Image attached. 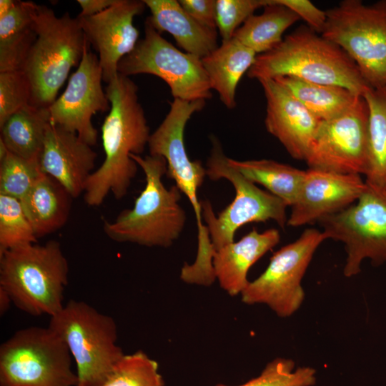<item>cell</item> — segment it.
Masks as SVG:
<instances>
[{
    "mask_svg": "<svg viewBox=\"0 0 386 386\" xmlns=\"http://www.w3.org/2000/svg\"><path fill=\"white\" fill-rule=\"evenodd\" d=\"M105 91L110 103L101 128L105 157L89 176L84 192L91 207L101 205L110 192L117 199L127 194L138 166L130 154L141 155L151 135L138 87L129 77L118 73Z\"/></svg>",
    "mask_w": 386,
    "mask_h": 386,
    "instance_id": "6da1fadb",
    "label": "cell"
},
{
    "mask_svg": "<svg viewBox=\"0 0 386 386\" xmlns=\"http://www.w3.org/2000/svg\"><path fill=\"white\" fill-rule=\"evenodd\" d=\"M258 81L292 76L340 86L362 96L370 87L340 47L308 26H301L270 51L258 54L247 71Z\"/></svg>",
    "mask_w": 386,
    "mask_h": 386,
    "instance_id": "7a4b0ae2",
    "label": "cell"
},
{
    "mask_svg": "<svg viewBox=\"0 0 386 386\" xmlns=\"http://www.w3.org/2000/svg\"><path fill=\"white\" fill-rule=\"evenodd\" d=\"M130 157L144 173V188L132 208L122 210L113 221H104V232L117 242L169 247L179 237L187 221L179 204L182 192L176 185L168 189L162 182L167 172L163 157L133 154Z\"/></svg>",
    "mask_w": 386,
    "mask_h": 386,
    "instance_id": "3957f363",
    "label": "cell"
},
{
    "mask_svg": "<svg viewBox=\"0 0 386 386\" xmlns=\"http://www.w3.org/2000/svg\"><path fill=\"white\" fill-rule=\"evenodd\" d=\"M68 276V261L55 240L18 247L0 255V288L31 315L51 317L64 307Z\"/></svg>",
    "mask_w": 386,
    "mask_h": 386,
    "instance_id": "277c9868",
    "label": "cell"
},
{
    "mask_svg": "<svg viewBox=\"0 0 386 386\" xmlns=\"http://www.w3.org/2000/svg\"><path fill=\"white\" fill-rule=\"evenodd\" d=\"M36 39L22 70L31 84V104L48 108L56 99L71 68L79 65L86 37L77 18L68 12L58 17L44 5L35 15Z\"/></svg>",
    "mask_w": 386,
    "mask_h": 386,
    "instance_id": "5b68a950",
    "label": "cell"
},
{
    "mask_svg": "<svg viewBox=\"0 0 386 386\" xmlns=\"http://www.w3.org/2000/svg\"><path fill=\"white\" fill-rule=\"evenodd\" d=\"M66 344L76 367V386H100L124 355L114 319L83 301L69 300L48 326Z\"/></svg>",
    "mask_w": 386,
    "mask_h": 386,
    "instance_id": "8992f818",
    "label": "cell"
},
{
    "mask_svg": "<svg viewBox=\"0 0 386 386\" xmlns=\"http://www.w3.org/2000/svg\"><path fill=\"white\" fill-rule=\"evenodd\" d=\"M212 147L206 163L207 176L213 181L228 180L234 186L233 201L217 216L211 203L202 202V218L215 251L234 241L237 229L251 222L274 221L281 228L287 224V205L281 199L257 187L228 162L220 142L212 139Z\"/></svg>",
    "mask_w": 386,
    "mask_h": 386,
    "instance_id": "52a82bcc",
    "label": "cell"
},
{
    "mask_svg": "<svg viewBox=\"0 0 386 386\" xmlns=\"http://www.w3.org/2000/svg\"><path fill=\"white\" fill-rule=\"evenodd\" d=\"M325 11L321 35L345 51L370 87H386V0H343Z\"/></svg>",
    "mask_w": 386,
    "mask_h": 386,
    "instance_id": "ba28073f",
    "label": "cell"
},
{
    "mask_svg": "<svg viewBox=\"0 0 386 386\" xmlns=\"http://www.w3.org/2000/svg\"><path fill=\"white\" fill-rule=\"evenodd\" d=\"M71 357L49 327L21 329L0 347V386H76Z\"/></svg>",
    "mask_w": 386,
    "mask_h": 386,
    "instance_id": "9c48e42d",
    "label": "cell"
},
{
    "mask_svg": "<svg viewBox=\"0 0 386 386\" xmlns=\"http://www.w3.org/2000/svg\"><path fill=\"white\" fill-rule=\"evenodd\" d=\"M204 100L184 101L174 99L170 109L155 131L151 134L148 147L149 154L160 156L167 162L169 177L189 199L193 207L197 226V251L196 258L207 262L214 254L208 230L204 224L202 202L198 190L207 176L206 168L199 160H192L187 152L184 133L185 127L196 112L205 106Z\"/></svg>",
    "mask_w": 386,
    "mask_h": 386,
    "instance_id": "30bf717a",
    "label": "cell"
},
{
    "mask_svg": "<svg viewBox=\"0 0 386 386\" xmlns=\"http://www.w3.org/2000/svg\"><path fill=\"white\" fill-rule=\"evenodd\" d=\"M366 184L354 204L319 221L327 239L345 244L347 277L360 272L365 259L375 265L386 262V189Z\"/></svg>",
    "mask_w": 386,
    "mask_h": 386,
    "instance_id": "8fae6325",
    "label": "cell"
},
{
    "mask_svg": "<svg viewBox=\"0 0 386 386\" xmlns=\"http://www.w3.org/2000/svg\"><path fill=\"white\" fill-rule=\"evenodd\" d=\"M117 71L128 77L139 74L154 75L168 85L174 99L192 102L212 97L202 59L176 48L147 19L144 37L121 59Z\"/></svg>",
    "mask_w": 386,
    "mask_h": 386,
    "instance_id": "7c38bea8",
    "label": "cell"
},
{
    "mask_svg": "<svg viewBox=\"0 0 386 386\" xmlns=\"http://www.w3.org/2000/svg\"><path fill=\"white\" fill-rule=\"evenodd\" d=\"M326 239L322 231L306 229L297 239L273 254L265 270L241 293L242 302L266 305L281 317L292 315L305 298L302 279L315 251Z\"/></svg>",
    "mask_w": 386,
    "mask_h": 386,
    "instance_id": "4fadbf2b",
    "label": "cell"
},
{
    "mask_svg": "<svg viewBox=\"0 0 386 386\" xmlns=\"http://www.w3.org/2000/svg\"><path fill=\"white\" fill-rule=\"evenodd\" d=\"M305 161L309 168L365 176L369 164L368 108L362 96L344 114L321 122Z\"/></svg>",
    "mask_w": 386,
    "mask_h": 386,
    "instance_id": "5bb4252c",
    "label": "cell"
},
{
    "mask_svg": "<svg viewBox=\"0 0 386 386\" xmlns=\"http://www.w3.org/2000/svg\"><path fill=\"white\" fill-rule=\"evenodd\" d=\"M102 81L99 58L91 51L86 39L77 69L70 76L64 92L48 107L50 123L76 134L91 147L95 145L98 132L91 118L98 112L110 109Z\"/></svg>",
    "mask_w": 386,
    "mask_h": 386,
    "instance_id": "9a60e30c",
    "label": "cell"
},
{
    "mask_svg": "<svg viewBox=\"0 0 386 386\" xmlns=\"http://www.w3.org/2000/svg\"><path fill=\"white\" fill-rule=\"evenodd\" d=\"M145 7L144 1L116 0L112 6L96 15L76 16L86 39L99 54L105 83L115 78L119 62L137 44L139 32L133 21Z\"/></svg>",
    "mask_w": 386,
    "mask_h": 386,
    "instance_id": "2e32d148",
    "label": "cell"
},
{
    "mask_svg": "<svg viewBox=\"0 0 386 386\" xmlns=\"http://www.w3.org/2000/svg\"><path fill=\"white\" fill-rule=\"evenodd\" d=\"M367 187L361 175L309 168L287 225L312 224L354 204Z\"/></svg>",
    "mask_w": 386,
    "mask_h": 386,
    "instance_id": "e0dca14e",
    "label": "cell"
},
{
    "mask_svg": "<svg viewBox=\"0 0 386 386\" xmlns=\"http://www.w3.org/2000/svg\"><path fill=\"white\" fill-rule=\"evenodd\" d=\"M258 81L266 99L267 131L292 158L305 161L322 121L276 80Z\"/></svg>",
    "mask_w": 386,
    "mask_h": 386,
    "instance_id": "ac0fdd59",
    "label": "cell"
},
{
    "mask_svg": "<svg viewBox=\"0 0 386 386\" xmlns=\"http://www.w3.org/2000/svg\"><path fill=\"white\" fill-rule=\"evenodd\" d=\"M96 153L76 134L51 123L39 158L41 172L58 182L72 198L84 192Z\"/></svg>",
    "mask_w": 386,
    "mask_h": 386,
    "instance_id": "d6986e66",
    "label": "cell"
},
{
    "mask_svg": "<svg viewBox=\"0 0 386 386\" xmlns=\"http://www.w3.org/2000/svg\"><path fill=\"white\" fill-rule=\"evenodd\" d=\"M280 241L277 229L259 232L253 229L239 241L215 251L213 268L220 287L232 297L241 295L249 281L250 267Z\"/></svg>",
    "mask_w": 386,
    "mask_h": 386,
    "instance_id": "ffe728a7",
    "label": "cell"
},
{
    "mask_svg": "<svg viewBox=\"0 0 386 386\" xmlns=\"http://www.w3.org/2000/svg\"><path fill=\"white\" fill-rule=\"evenodd\" d=\"M37 6L31 1H0V72L22 70L37 36Z\"/></svg>",
    "mask_w": 386,
    "mask_h": 386,
    "instance_id": "44dd1931",
    "label": "cell"
},
{
    "mask_svg": "<svg viewBox=\"0 0 386 386\" xmlns=\"http://www.w3.org/2000/svg\"><path fill=\"white\" fill-rule=\"evenodd\" d=\"M150 11L148 21L159 33L170 34L185 52L202 59L217 46V31L205 27L177 0H143Z\"/></svg>",
    "mask_w": 386,
    "mask_h": 386,
    "instance_id": "7402d4cb",
    "label": "cell"
},
{
    "mask_svg": "<svg viewBox=\"0 0 386 386\" xmlns=\"http://www.w3.org/2000/svg\"><path fill=\"white\" fill-rule=\"evenodd\" d=\"M71 199L58 182L41 174L19 200L37 239L56 232L66 224Z\"/></svg>",
    "mask_w": 386,
    "mask_h": 386,
    "instance_id": "603a6c76",
    "label": "cell"
},
{
    "mask_svg": "<svg viewBox=\"0 0 386 386\" xmlns=\"http://www.w3.org/2000/svg\"><path fill=\"white\" fill-rule=\"evenodd\" d=\"M257 54L234 38L222 41L202 59L212 89L228 109L236 107V90L244 73L254 63Z\"/></svg>",
    "mask_w": 386,
    "mask_h": 386,
    "instance_id": "cb8c5ba5",
    "label": "cell"
},
{
    "mask_svg": "<svg viewBox=\"0 0 386 386\" xmlns=\"http://www.w3.org/2000/svg\"><path fill=\"white\" fill-rule=\"evenodd\" d=\"M49 123L48 108L29 104L11 115L0 127V139L10 152L39 163Z\"/></svg>",
    "mask_w": 386,
    "mask_h": 386,
    "instance_id": "d4e9b609",
    "label": "cell"
},
{
    "mask_svg": "<svg viewBox=\"0 0 386 386\" xmlns=\"http://www.w3.org/2000/svg\"><path fill=\"white\" fill-rule=\"evenodd\" d=\"M261 14H253L235 31L232 38L257 55L267 52L282 40L284 32L300 17L289 8L269 0Z\"/></svg>",
    "mask_w": 386,
    "mask_h": 386,
    "instance_id": "484cf974",
    "label": "cell"
},
{
    "mask_svg": "<svg viewBox=\"0 0 386 386\" xmlns=\"http://www.w3.org/2000/svg\"><path fill=\"white\" fill-rule=\"evenodd\" d=\"M274 80L321 121L340 116L362 96L340 86L314 83L292 76H280Z\"/></svg>",
    "mask_w": 386,
    "mask_h": 386,
    "instance_id": "4316f807",
    "label": "cell"
},
{
    "mask_svg": "<svg viewBox=\"0 0 386 386\" xmlns=\"http://www.w3.org/2000/svg\"><path fill=\"white\" fill-rule=\"evenodd\" d=\"M229 164L254 184L292 207L298 196L305 170L271 159L239 161L228 157Z\"/></svg>",
    "mask_w": 386,
    "mask_h": 386,
    "instance_id": "83f0119b",
    "label": "cell"
},
{
    "mask_svg": "<svg viewBox=\"0 0 386 386\" xmlns=\"http://www.w3.org/2000/svg\"><path fill=\"white\" fill-rule=\"evenodd\" d=\"M362 97L368 108L369 164L365 182L386 188V87H369Z\"/></svg>",
    "mask_w": 386,
    "mask_h": 386,
    "instance_id": "f1b7e54d",
    "label": "cell"
},
{
    "mask_svg": "<svg viewBox=\"0 0 386 386\" xmlns=\"http://www.w3.org/2000/svg\"><path fill=\"white\" fill-rule=\"evenodd\" d=\"M159 365L145 352L124 354L100 386H164Z\"/></svg>",
    "mask_w": 386,
    "mask_h": 386,
    "instance_id": "f546056e",
    "label": "cell"
},
{
    "mask_svg": "<svg viewBox=\"0 0 386 386\" xmlns=\"http://www.w3.org/2000/svg\"><path fill=\"white\" fill-rule=\"evenodd\" d=\"M37 240L20 201L0 194V255L13 248L35 244Z\"/></svg>",
    "mask_w": 386,
    "mask_h": 386,
    "instance_id": "4dcf8cb0",
    "label": "cell"
},
{
    "mask_svg": "<svg viewBox=\"0 0 386 386\" xmlns=\"http://www.w3.org/2000/svg\"><path fill=\"white\" fill-rule=\"evenodd\" d=\"M42 173L39 162L24 159L8 150L0 160V194L20 200Z\"/></svg>",
    "mask_w": 386,
    "mask_h": 386,
    "instance_id": "1f68e13d",
    "label": "cell"
},
{
    "mask_svg": "<svg viewBox=\"0 0 386 386\" xmlns=\"http://www.w3.org/2000/svg\"><path fill=\"white\" fill-rule=\"evenodd\" d=\"M316 382V371L310 367H299L295 370L291 359L278 357L270 361L261 374L236 386H312ZM215 386H230L217 384Z\"/></svg>",
    "mask_w": 386,
    "mask_h": 386,
    "instance_id": "d6a6232c",
    "label": "cell"
},
{
    "mask_svg": "<svg viewBox=\"0 0 386 386\" xmlns=\"http://www.w3.org/2000/svg\"><path fill=\"white\" fill-rule=\"evenodd\" d=\"M30 81L23 70L0 72V127L31 104Z\"/></svg>",
    "mask_w": 386,
    "mask_h": 386,
    "instance_id": "836d02e7",
    "label": "cell"
},
{
    "mask_svg": "<svg viewBox=\"0 0 386 386\" xmlns=\"http://www.w3.org/2000/svg\"><path fill=\"white\" fill-rule=\"evenodd\" d=\"M269 0H216L217 29L222 41L232 39L235 31Z\"/></svg>",
    "mask_w": 386,
    "mask_h": 386,
    "instance_id": "e575fe53",
    "label": "cell"
},
{
    "mask_svg": "<svg viewBox=\"0 0 386 386\" xmlns=\"http://www.w3.org/2000/svg\"><path fill=\"white\" fill-rule=\"evenodd\" d=\"M302 19L307 26L317 34H321L327 21L326 11L317 7L309 0H274Z\"/></svg>",
    "mask_w": 386,
    "mask_h": 386,
    "instance_id": "d590c367",
    "label": "cell"
},
{
    "mask_svg": "<svg viewBox=\"0 0 386 386\" xmlns=\"http://www.w3.org/2000/svg\"><path fill=\"white\" fill-rule=\"evenodd\" d=\"M185 11L201 25L217 29L216 0H179Z\"/></svg>",
    "mask_w": 386,
    "mask_h": 386,
    "instance_id": "8d00e7d4",
    "label": "cell"
},
{
    "mask_svg": "<svg viewBox=\"0 0 386 386\" xmlns=\"http://www.w3.org/2000/svg\"><path fill=\"white\" fill-rule=\"evenodd\" d=\"M116 2V0H78L81 7L79 16H91L102 12Z\"/></svg>",
    "mask_w": 386,
    "mask_h": 386,
    "instance_id": "74e56055",
    "label": "cell"
},
{
    "mask_svg": "<svg viewBox=\"0 0 386 386\" xmlns=\"http://www.w3.org/2000/svg\"><path fill=\"white\" fill-rule=\"evenodd\" d=\"M11 304H13V303L9 295L4 290L0 288V314L1 315L5 314V312L9 309Z\"/></svg>",
    "mask_w": 386,
    "mask_h": 386,
    "instance_id": "f35d334b",
    "label": "cell"
},
{
    "mask_svg": "<svg viewBox=\"0 0 386 386\" xmlns=\"http://www.w3.org/2000/svg\"><path fill=\"white\" fill-rule=\"evenodd\" d=\"M385 189H386V188H385Z\"/></svg>",
    "mask_w": 386,
    "mask_h": 386,
    "instance_id": "ab89813d",
    "label": "cell"
}]
</instances>
